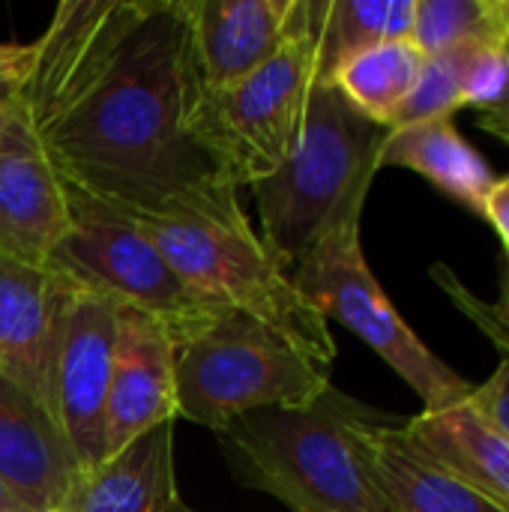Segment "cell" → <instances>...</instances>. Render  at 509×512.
<instances>
[{"mask_svg": "<svg viewBox=\"0 0 509 512\" xmlns=\"http://www.w3.org/2000/svg\"><path fill=\"white\" fill-rule=\"evenodd\" d=\"M0 512H30L3 483H0Z\"/></svg>", "mask_w": 509, "mask_h": 512, "instance_id": "f1b7e54d", "label": "cell"}, {"mask_svg": "<svg viewBox=\"0 0 509 512\" xmlns=\"http://www.w3.org/2000/svg\"><path fill=\"white\" fill-rule=\"evenodd\" d=\"M378 162L381 168L396 165L426 177L447 198L459 201L462 207L480 216H483L486 192L495 183L489 162L456 129L453 117H432V120L390 129Z\"/></svg>", "mask_w": 509, "mask_h": 512, "instance_id": "ac0fdd59", "label": "cell"}, {"mask_svg": "<svg viewBox=\"0 0 509 512\" xmlns=\"http://www.w3.org/2000/svg\"><path fill=\"white\" fill-rule=\"evenodd\" d=\"M507 12H509V0H507Z\"/></svg>", "mask_w": 509, "mask_h": 512, "instance_id": "836d02e7", "label": "cell"}, {"mask_svg": "<svg viewBox=\"0 0 509 512\" xmlns=\"http://www.w3.org/2000/svg\"><path fill=\"white\" fill-rule=\"evenodd\" d=\"M297 0H189L192 36L207 87L252 75L282 42Z\"/></svg>", "mask_w": 509, "mask_h": 512, "instance_id": "4fadbf2b", "label": "cell"}, {"mask_svg": "<svg viewBox=\"0 0 509 512\" xmlns=\"http://www.w3.org/2000/svg\"><path fill=\"white\" fill-rule=\"evenodd\" d=\"M483 42H495V39H468V42H462L444 54L426 57L423 69L417 75V84L408 93L399 114L393 117L390 129L420 123V120H432V117H453L462 108L465 72H468V66H471V60Z\"/></svg>", "mask_w": 509, "mask_h": 512, "instance_id": "603a6c76", "label": "cell"}, {"mask_svg": "<svg viewBox=\"0 0 509 512\" xmlns=\"http://www.w3.org/2000/svg\"><path fill=\"white\" fill-rule=\"evenodd\" d=\"M327 387V369L267 324L231 309L180 345L174 360L177 417L210 432L249 411L306 405Z\"/></svg>", "mask_w": 509, "mask_h": 512, "instance_id": "5b68a950", "label": "cell"}, {"mask_svg": "<svg viewBox=\"0 0 509 512\" xmlns=\"http://www.w3.org/2000/svg\"><path fill=\"white\" fill-rule=\"evenodd\" d=\"M69 228V198L33 150L0 156V258L48 270Z\"/></svg>", "mask_w": 509, "mask_h": 512, "instance_id": "9a60e30c", "label": "cell"}, {"mask_svg": "<svg viewBox=\"0 0 509 512\" xmlns=\"http://www.w3.org/2000/svg\"><path fill=\"white\" fill-rule=\"evenodd\" d=\"M483 216L492 222V228L498 231L509 255V177H501L492 183V189L486 192V201H483Z\"/></svg>", "mask_w": 509, "mask_h": 512, "instance_id": "484cf974", "label": "cell"}, {"mask_svg": "<svg viewBox=\"0 0 509 512\" xmlns=\"http://www.w3.org/2000/svg\"><path fill=\"white\" fill-rule=\"evenodd\" d=\"M69 282L0 258V375L51 414L48 372Z\"/></svg>", "mask_w": 509, "mask_h": 512, "instance_id": "7c38bea8", "label": "cell"}, {"mask_svg": "<svg viewBox=\"0 0 509 512\" xmlns=\"http://www.w3.org/2000/svg\"><path fill=\"white\" fill-rule=\"evenodd\" d=\"M504 297H509V279H507V294H504Z\"/></svg>", "mask_w": 509, "mask_h": 512, "instance_id": "d6a6232c", "label": "cell"}, {"mask_svg": "<svg viewBox=\"0 0 509 512\" xmlns=\"http://www.w3.org/2000/svg\"><path fill=\"white\" fill-rule=\"evenodd\" d=\"M414 6L417 0H324L318 81H333L351 57L372 45L411 39Z\"/></svg>", "mask_w": 509, "mask_h": 512, "instance_id": "d6986e66", "label": "cell"}, {"mask_svg": "<svg viewBox=\"0 0 509 512\" xmlns=\"http://www.w3.org/2000/svg\"><path fill=\"white\" fill-rule=\"evenodd\" d=\"M81 477L75 450L57 420L0 375V483L30 512H60Z\"/></svg>", "mask_w": 509, "mask_h": 512, "instance_id": "8fae6325", "label": "cell"}, {"mask_svg": "<svg viewBox=\"0 0 509 512\" xmlns=\"http://www.w3.org/2000/svg\"><path fill=\"white\" fill-rule=\"evenodd\" d=\"M135 225L201 300L252 315L315 366L333 369L336 342L330 321L297 291L291 273L264 249L249 219H138Z\"/></svg>", "mask_w": 509, "mask_h": 512, "instance_id": "277c9868", "label": "cell"}, {"mask_svg": "<svg viewBox=\"0 0 509 512\" xmlns=\"http://www.w3.org/2000/svg\"><path fill=\"white\" fill-rule=\"evenodd\" d=\"M504 48H507V54H509V36H507V42H504ZM504 105H509V99H507V102H504Z\"/></svg>", "mask_w": 509, "mask_h": 512, "instance_id": "1f68e13d", "label": "cell"}, {"mask_svg": "<svg viewBox=\"0 0 509 512\" xmlns=\"http://www.w3.org/2000/svg\"><path fill=\"white\" fill-rule=\"evenodd\" d=\"M507 0H417L411 42L423 57L444 54L468 39L507 42Z\"/></svg>", "mask_w": 509, "mask_h": 512, "instance_id": "44dd1931", "label": "cell"}, {"mask_svg": "<svg viewBox=\"0 0 509 512\" xmlns=\"http://www.w3.org/2000/svg\"><path fill=\"white\" fill-rule=\"evenodd\" d=\"M501 306H504V309H507V312H509V297H504V303H501Z\"/></svg>", "mask_w": 509, "mask_h": 512, "instance_id": "4dcf8cb0", "label": "cell"}, {"mask_svg": "<svg viewBox=\"0 0 509 512\" xmlns=\"http://www.w3.org/2000/svg\"><path fill=\"white\" fill-rule=\"evenodd\" d=\"M405 441L509 512V441L471 405V396L444 411L402 420Z\"/></svg>", "mask_w": 509, "mask_h": 512, "instance_id": "5bb4252c", "label": "cell"}, {"mask_svg": "<svg viewBox=\"0 0 509 512\" xmlns=\"http://www.w3.org/2000/svg\"><path fill=\"white\" fill-rule=\"evenodd\" d=\"M120 306L69 282L48 372L51 417L75 450L81 474L105 462V408Z\"/></svg>", "mask_w": 509, "mask_h": 512, "instance_id": "9c48e42d", "label": "cell"}, {"mask_svg": "<svg viewBox=\"0 0 509 512\" xmlns=\"http://www.w3.org/2000/svg\"><path fill=\"white\" fill-rule=\"evenodd\" d=\"M66 198L69 228L48 261L51 273L123 309L150 315L168 330L177 348L225 312L201 300L135 222L72 192Z\"/></svg>", "mask_w": 509, "mask_h": 512, "instance_id": "52a82bcc", "label": "cell"}, {"mask_svg": "<svg viewBox=\"0 0 509 512\" xmlns=\"http://www.w3.org/2000/svg\"><path fill=\"white\" fill-rule=\"evenodd\" d=\"M297 291L327 318L363 339L423 402V411H444L471 396V384L438 360L405 324L366 264L360 219L336 225L291 273Z\"/></svg>", "mask_w": 509, "mask_h": 512, "instance_id": "8992f818", "label": "cell"}, {"mask_svg": "<svg viewBox=\"0 0 509 512\" xmlns=\"http://www.w3.org/2000/svg\"><path fill=\"white\" fill-rule=\"evenodd\" d=\"M60 512H66V510H60Z\"/></svg>", "mask_w": 509, "mask_h": 512, "instance_id": "e575fe53", "label": "cell"}, {"mask_svg": "<svg viewBox=\"0 0 509 512\" xmlns=\"http://www.w3.org/2000/svg\"><path fill=\"white\" fill-rule=\"evenodd\" d=\"M381 417L330 384L306 405L249 411L213 435L240 486L291 512H399L366 453V429Z\"/></svg>", "mask_w": 509, "mask_h": 512, "instance_id": "7a4b0ae2", "label": "cell"}, {"mask_svg": "<svg viewBox=\"0 0 509 512\" xmlns=\"http://www.w3.org/2000/svg\"><path fill=\"white\" fill-rule=\"evenodd\" d=\"M509 99V54L504 42H483L465 72L462 108L474 105L483 111L501 108Z\"/></svg>", "mask_w": 509, "mask_h": 512, "instance_id": "cb8c5ba5", "label": "cell"}, {"mask_svg": "<svg viewBox=\"0 0 509 512\" xmlns=\"http://www.w3.org/2000/svg\"><path fill=\"white\" fill-rule=\"evenodd\" d=\"M165 512H195V510H192V507H186V504L180 501V495H177V498H174V501L168 504V510H165Z\"/></svg>", "mask_w": 509, "mask_h": 512, "instance_id": "f546056e", "label": "cell"}, {"mask_svg": "<svg viewBox=\"0 0 509 512\" xmlns=\"http://www.w3.org/2000/svg\"><path fill=\"white\" fill-rule=\"evenodd\" d=\"M366 453L384 495L399 512H507L414 450L402 435V417L384 414L372 423Z\"/></svg>", "mask_w": 509, "mask_h": 512, "instance_id": "e0dca14e", "label": "cell"}, {"mask_svg": "<svg viewBox=\"0 0 509 512\" xmlns=\"http://www.w3.org/2000/svg\"><path fill=\"white\" fill-rule=\"evenodd\" d=\"M390 129L360 114L330 81H315L291 156L249 183L261 243L279 267H294L342 222L360 219Z\"/></svg>", "mask_w": 509, "mask_h": 512, "instance_id": "3957f363", "label": "cell"}, {"mask_svg": "<svg viewBox=\"0 0 509 512\" xmlns=\"http://www.w3.org/2000/svg\"><path fill=\"white\" fill-rule=\"evenodd\" d=\"M30 42H0V105H12L27 75Z\"/></svg>", "mask_w": 509, "mask_h": 512, "instance_id": "d4e9b609", "label": "cell"}, {"mask_svg": "<svg viewBox=\"0 0 509 512\" xmlns=\"http://www.w3.org/2000/svg\"><path fill=\"white\" fill-rule=\"evenodd\" d=\"M324 0H297L279 48L243 81L213 93L219 129L240 186L273 174L297 147L318 81Z\"/></svg>", "mask_w": 509, "mask_h": 512, "instance_id": "ba28073f", "label": "cell"}, {"mask_svg": "<svg viewBox=\"0 0 509 512\" xmlns=\"http://www.w3.org/2000/svg\"><path fill=\"white\" fill-rule=\"evenodd\" d=\"M174 360L177 345L168 330L150 315L120 306L105 408V459L153 426L177 420Z\"/></svg>", "mask_w": 509, "mask_h": 512, "instance_id": "30bf717a", "label": "cell"}, {"mask_svg": "<svg viewBox=\"0 0 509 512\" xmlns=\"http://www.w3.org/2000/svg\"><path fill=\"white\" fill-rule=\"evenodd\" d=\"M30 150L27 147V135L15 117V108L12 105H0V156L6 153H24Z\"/></svg>", "mask_w": 509, "mask_h": 512, "instance_id": "4316f807", "label": "cell"}, {"mask_svg": "<svg viewBox=\"0 0 509 512\" xmlns=\"http://www.w3.org/2000/svg\"><path fill=\"white\" fill-rule=\"evenodd\" d=\"M174 498V420H168L84 474L66 512H165Z\"/></svg>", "mask_w": 509, "mask_h": 512, "instance_id": "2e32d148", "label": "cell"}, {"mask_svg": "<svg viewBox=\"0 0 509 512\" xmlns=\"http://www.w3.org/2000/svg\"><path fill=\"white\" fill-rule=\"evenodd\" d=\"M480 126H483L489 135L501 138L509 147V105L492 108V111H483V114H480Z\"/></svg>", "mask_w": 509, "mask_h": 512, "instance_id": "83f0119b", "label": "cell"}, {"mask_svg": "<svg viewBox=\"0 0 509 512\" xmlns=\"http://www.w3.org/2000/svg\"><path fill=\"white\" fill-rule=\"evenodd\" d=\"M423 54L411 39L381 42L351 57L330 84L369 120L390 129L423 69Z\"/></svg>", "mask_w": 509, "mask_h": 512, "instance_id": "ffe728a7", "label": "cell"}, {"mask_svg": "<svg viewBox=\"0 0 509 512\" xmlns=\"http://www.w3.org/2000/svg\"><path fill=\"white\" fill-rule=\"evenodd\" d=\"M432 276L438 279V285L444 288V294L495 342V348L501 351V363L495 369V375L471 390V405L504 435L509 441V312L504 306H492L480 297H474L462 279L447 267V264H435Z\"/></svg>", "mask_w": 509, "mask_h": 512, "instance_id": "7402d4cb", "label": "cell"}, {"mask_svg": "<svg viewBox=\"0 0 509 512\" xmlns=\"http://www.w3.org/2000/svg\"><path fill=\"white\" fill-rule=\"evenodd\" d=\"M60 186L138 219H249L189 0H63L12 102Z\"/></svg>", "mask_w": 509, "mask_h": 512, "instance_id": "6da1fadb", "label": "cell"}]
</instances>
